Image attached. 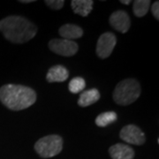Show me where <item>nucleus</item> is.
Returning <instances> with one entry per match:
<instances>
[{
    "label": "nucleus",
    "mask_w": 159,
    "mask_h": 159,
    "mask_svg": "<svg viewBox=\"0 0 159 159\" xmlns=\"http://www.w3.org/2000/svg\"><path fill=\"white\" fill-rule=\"evenodd\" d=\"M119 137L126 143L137 146H141L146 142L145 134L140 127L135 125H127L124 126L119 133Z\"/></svg>",
    "instance_id": "obj_7"
},
{
    "label": "nucleus",
    "mask_w": 159,
    "mask_h": 159,
    "mask_svg": "<svg viewBox=\"0 0 159 159\" xmlns=\"http://www.w3.org/2000/svg\"><path fill=\"white\" fill-rule=\"evenodd\" d=\"M118 119L117 113L114 111H106L99 114L96 119V125L100 127H105L114 123Z\"/></svg>",
    "instance_id": "obj_14"
},
{
    "label": "nucleus",
    "mask_w": 159,
    "mask_h": 159,
    "mask_svg": "<svg viewBox=\"0 0 159 159\" xmlns=\"http://www.w3.org/2000/svg\"><path fill=\"white\" fill-rule=\"evenodd\" d=\"M20 3H22V4H29V3H33V2H34V0H20Z\"/></svg>",
    "instance_id": "obj_19"
},
{
    "label": "nucleus",
    "mask_w": 159,
    "mask_h": 159,
    "mask_svg": "<svg viewBox=\"0 0 159 159\" xmlns=\"http://www.w3.org/2000/svg\"><path fill=\"white\" fill-rule=\"evenodd\" d=\"M68 70L59 65L51 67L46 74V80L48 82H63L68 79Z\"/></svg>",
    "instance_id": "obj_10"
},
{
    "label": "nucleus",
    "mask_w": 159,
    "mask_h": 159,
    "mask_svg": "<svg viewBox=\"0 0 159 159\" xmlns=\"http://www.w3.org/2000/svg\"><path fill=\"white\" fill-rule=\"evenodd\" d=\"M120 3H122V4H124V5H129L131 3L130 0H127V1H125V0H121L120 1Z\"/></svg>",
    "instance_id": "obj_20"
},
{
    "label": "nucleus",
    "mask_w": 159,
    "mask_h": 159,
    "mask_svg": "<svg viewBox=\"0 0 159 159\" xmlns=\"http://www.w3.org/2000/svg\"><path fill=\"white\" fill-rule=\"evenodd\" d=\"M94 2L92 0H73L71 2L72 9L74 13L82 17L88 16L93 9Z\"/></svg>",
    "instance_id": "obj_13"
},
{
    "label": "nucleus",
    "mask_w": 159,
    "mask_h": 159,
    "mask_svg": "<svg viewBox=\"0 0 159 159\" xmlns=\"http://www.w3.org/2000/svg\"><path fill=\"white\" fill-rule=\"evenodd\" d=\"M100 93L97 89H90L88 90L83 91L79 99H78V104L80 107H87L94 104L100 99Z\"/></svg>",
    "instance_id": "obj_12"
},
{
    "label": "nucleus",
    "mask_w": 159,
    "mask_h": 159,
    "mask_svg": "<svg viewBox=\"0 0 159 159\" xmlns=\"http://www.w3.org/2000/svg\"><path fill=\"white\" fill-rule=\"evenodd\" d=\"M34 148L41 157H53L61 152L63 148V139L57 134L47 135L35 142Z\"/></svg>",
    "instance_id": "obj_4"
},
{
    "label": "nucleus",
    "mask_w": 159,
    "mask_h": 159,
    "mask_svg": "<svg viewBox=\"0 0 159 159\" xmlns=\"http://www.w3.org/2000/svg\"><path fill=\"white\" fill-rule=\"evenodd\" d=\"M86 81L81 77H74L69 82L68 89L73 94H78L85 89Z\"/></svg>",
    "instance_id": "obj_16"
},
{
    "label": "nucleus",
    "mask_w": 159,
    "mask_h": 159,
    "mask_svg": "<svg viewBox=\"0 0 159 159\" xmlns=\"http://www.w3.org/2000/svg\"><path fill=\"white\" fill-rule=\"evenodd\" d=\"M142 92L139 81L134 79H125L117 84L112 94L115 102L119 105L126 106L134 102Z\"/></svg>",
    "instance_id": "obj_3"
},
{
    "label": "nucleus",
    "mask_w": 159,
    "mask_h": 159,
    "mask_svg": "<svg viewBox=\"0 0 159 159\" xmlns=\"http://www.w3.org/2000/svg\"><path fill=\"white\" fill-rule=\"evenodd\" d=\"M0 32L11 43H24L35 36L37 28L26 18L11 15L0 20Z\"/></svg>",
    "instance_id": "obj_1"
},
{
    "label": "nucleus",
    "mask_w": 159,
    "mask_h": 159,
    "mask_svg": "<svg viewBox=\"0 0 159 159\" xmlns=\"http://www.w3.org/2000/svg\"><path fill=\"white\" fill-rule=\"evenodd\" d=\"M109 153L112 159H134V150L125 143H117L109 148Z\"/></svg>",
    "instance_id": "obj_9"
},
{
    "label": "nucleus",
    "mask_w": 159,
    "mask_h": 159,
    "mask_svg": "<svg viewBox=\"0 0 159 159\" xmlns=\"http://www.w3.org/2000/svg\"><path fill=\"white\" fill-rule=\"evenodd\" d=\"M150 6L149 0H135L133 4V10L134 15L138 18L145 16L148 11Z\"/></svg>",
    "instance_id": "obj_15"
},
{
    "label": "nucleus",
    "mask_w": 159,
    "mask_h": 159,
    "mask_svg": "<svg viewBox=\"0 0 159 159\" xmlns=\"http://www.w3.org/2000/svg\"><path fill=\"white\" fill-rule=\"evenodd\" d=\"M117 43V37L111 32H106L100 35L97 40V57L105 59L111 56Z\"/></svg>",
    "instance_id": "obj_6"
},
{
    "label": "nucleus",
    "mask_w": 159,
    "mask_h": 159,
    "mask_svg": "<svg viewBox=\"0 0 159 159\" xmlns=\"http://www.w3.org/2000/svg\"><path fill=\"white\" fill-rule=\"evenodd\" d=\"M49 48L51 51L63 57H72L79 50L78 44L73 40L52 39L49 43Z\"/></svg>",
    "instance_id": "obj_5"
},
{
    "label": "nucleus",
    "mask_w": 159,
    "mask_h": 159,
    "mask_svg": "<svg viewBox=\"0 0 159 159\" xmlns=\"http://www.w3.org/2000/svg\"><path fill=\"white\" fill-rule=\"evenodd\" d=\"M35 91L27 86L6 84L0 88V101L11 111L29 108L36 101Z\"/></svg>",
    "instance_id": "obj_2"
},
{
    "label": "nucleus",
    "mask_w": 159,
    "mask_h": 159,
    "mask_svg": "<svg viewBox=\"0 0 159 159\" xmlns=\"http://www.w3.org/2000/svg\"><path fill=\"white\" fill-rule=\"evenodd\" d=\"M109 22L115 30L122 34L126 33L129 30L131 26L130 18L128 14L123 10H118L112 12L110 16Z\"/></svg>",
    "instance_id": "obj_8"
},
{
    "label": "nucleus",
    "mask_w": 159,
    "mask_h": 159,
    "mask_svg": "<svg viewBox=\"0 0 159 159\" xmlns=\"http://www.w3.org/2000/svg\"><path fill=\"white\" fill-rule=\"evenodd\" d=\"M151 11H152V14L155 17V19L157 20H159V2L158 1H156L152 5V8H151Z\"/></svg>",
    "instance_id": "obj_18"
},
{
    "label": "nucleus",
    "mask_w": 159,
    "mask_h": 159,
    "mask_svg": "<svg viewBox=\"0 0 159 159\" xmlns=\"http://www.w3.org/2000/svg\"><path fill=\"white\" fill-rule=\"evenodd\" d=\"M44 3L48 7H50L52 10H60L65 5L64 0H45Z\"/></svg>",
    "instance_id": "obj_17"
},
{
    "label": "nucleus",
    "mask_w": 159,
    "mask_h": 159,
    "mask_svg": "<svg viewBox=\"0 0 159 159\" xmlns=\"http://www.w3.org/2000/svg\"><path fill=\"white\" fill-rule=\"evenodd\" d=\"M60 36L63 39L72 40L80 38L83 35L82 29L74 24H66L58 30Z\"/></svg>",
    "instance_id": "obj_11"
}]
</instances>
